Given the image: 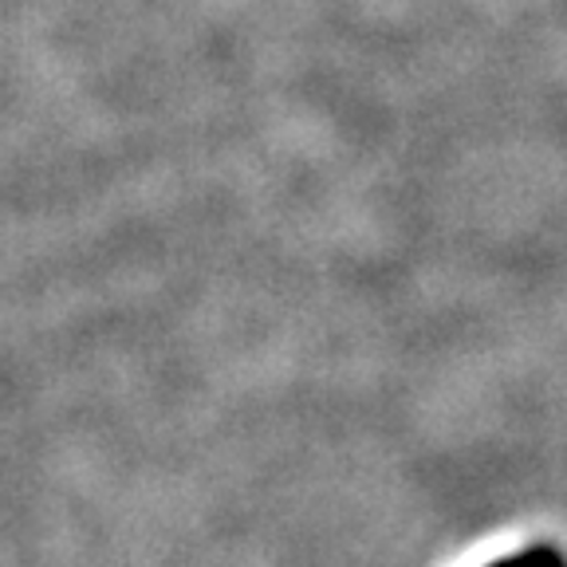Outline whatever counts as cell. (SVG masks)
Returning a JSON list of instances; mask_svg holds the SVG:
<instances>
[{"label":"cell","instance_id":"6da1fadb","mask_svg":"<svg viewBox=\"0 0 567 567\" xmlns=\"http://www.w3.org/2000/svg\"><path fill=\"white\" fill-rule=\"evenodd\" d=\"M488 567H564V556H559L551 544H536V548H524L508 559H496Z\"/></svg>","mask_w":567,"mask_h":567}]
</instances>
